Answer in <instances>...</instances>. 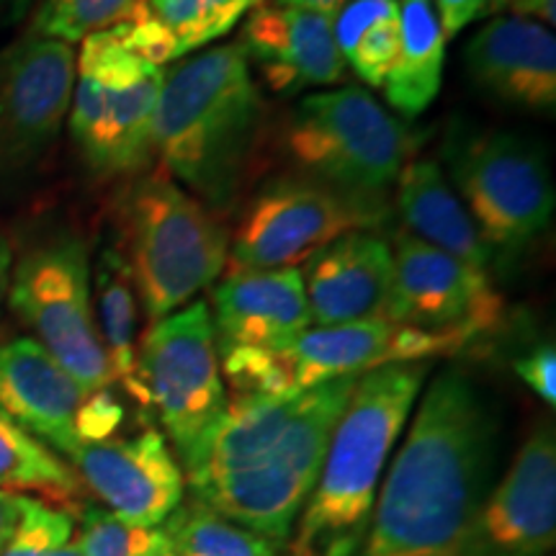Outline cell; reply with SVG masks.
Returning <instances> with one entry per match:
<instances>
[{
    "label": "cell",
    "mask_w": 556,
    "mask_h": 556,
    "mask_svg": "<svg viewBox=\"0 0 556 556\" xmlns=\"http://www.w3.org/2000/svg\"><path fill=\"white\" fill-rule=\"evenodd\" d=\"M495 420L475 381H430L374 505L364 556H462L495 462Z\"/></svg>",
    "instance_id": "6da1fadb"
},
{
    "label": "cell",
    "mask_w": 556,
    "mask_h": 556,
    "mask_svg": "<svg viewBox=\"0 0 556 556\" xmlns=\"http://www.w3.org/2000/svg\"><path fill=\"white\" fill-rule=\"evenodd\" d=\"M356 381L336 379L291 397L229 400L184 469L193 500L276 548L289 544Z\"/></svg>",
    "instance_id": "7a4b0ae2"
},
{
    "label": "cell",
    "mask_w": 556,
    "mask_h": 556,
    "mask_svg": "<svg viewBox=\"0 0 556 556\" xmlns=\"http://www.w3.org/2000/svg\"><path fill=\"white\" fill-rule=\"evenodd\" d=\"M263 131L266 103L238 41L197 52L165 70L152 122V155L217 217L245 189Z\"/></svg>",
    "instance_id": "3957f363"
},
{
    "label": "cell",
    "mask_w": 556,
    "mask_h": 556,
    "mask_svg": "<svg viewBox=\"0 0 556 556\" xmlns=\"http://www.w3.org/2000/svg\"><path fill=\"white\" fill-rule=\"evenodd\" d=\"M430 371L428 361L358 377L289 539V556H358L379 482Z\"/></svg>",
    "instance_id": "277c9868"
},
{
    "label": "cell",
    "mask_w": 556,
    "mask_h": 556,
    "mask_svg": "<svg viewBox=\"0 0 556 556\" xmlns=\"http://www.w3.org/2000/svg\"><path fill=\"white\" fill-rule=\"evenodd\" d=\"M124 255L150 323L189 307L227 268L229 232L168 173L139 178L122 212Z\"/></svg>",
    "instance_id": "5b68a950"
},
{
    "label": "cell",
    "mask_w": 556,
    "mask_h": 556,
    "mask_svg": "<svg viewBox=\"0 0 556 556\" xmlns=\"http://www.w3.org/2000/svg\"><path fill=\"white\" fill-rule=\"evenodd\" d=\"M471 340L464 332H430L374 319L309 328L276 348H227L219 351V364L235 397H291L384 366L454 356Z\"/></svg>",
    "instance_id": "8992f818"
},
{
    "label": "cell",
    "mask_w": 556,
    "mask_h": 556,
    "mask_svg": "<svg viewBox=\"0 0 556 556\" xmlns=\"http://www.w3.org/2000/svg\"><path fill=\"white\" fill-rule=\"evenodd\" d=\"M163 80L165 70L129 45L122 24L80 41L67 124L90 170L131 176L150 163Z\"/></svg>",
    "instance_id": "52a82bcc"
},
{
    "label": "cell",
    "mask_w": 556,
    "mask_h": 556,
    "mask_svg": "<svg viewBox=\"0 0 556 556\" xmlns=\"http://www.w3.org/2000/svg\"><path fill=\"white\" fill-rule=\"evenodd\" d=\"M413 131L361 88L304 96L291 111L287 150L304 176L377 204L409 163Z\"/></svg>",
    "instance_id": "ba28073f"
},
{
    "label": "cell",
    "mask_w": 556,
    "mask_h": 556,
    "mask_svg": "<svg viewBox=\"0 0 556 556\" xmlns=\"http://www.w3.org/2000/svg\"><path fill=\"white\" fill-rule=\"evenodd\" d=\"M9 304L83 392L114 384L96 325L88 245L80 238L58 235L26 250L13 263Z\"/></svg>",
    "instance_id": "9c48e42d"
},
{
    "label": "cell",
    "mask_w": 556,
    "mask_h": 556,
    "mask_svg": "<svg viewBox=\"0 0 556 556\" xmlns=\"http://www.w3.org/2000/svg\"><path fill=\"white\" fill-rule=\"evenodd\" d=\"M137 379L148 409L157 415L165 438L186 469L227 409L217 332L206 302L157 319L137 345Z\"/></svg>",
    "instance_id": "30bf717a"
},
{
    "label": "cell",
    "mask_w": 556,
    "mask_h": 556,
    "mask_svg": "<svg viewBox=\"0 0 556 556\" xmlns=\"http://www.w3.org/2000/svg\"><path fill=\"white\" fill-rule=\"evenodd\" d=\"M451 180L490 248L523 250L552 225L556 193L544 150L516 131L456 137Z\"/></svg>",
    "instance_id": "8fae6325"
},
{
    "label": "cell",
    "mask_w": 556,
    "mask_h": 556,
    "mask_svg": "<svg viewBox=\"0 0 556 556\" xmlns=\"http://www.w3.org/2000/svg\"><path fill=\"white\" fill-rule=\"evenodd\" d=\"M379 219V204L345 197L309 176L274 178L248 201L229 235V270L304 266L330 242Z\"/></svg>",
    "instance_id": "7c38bea8"
},
{
    "label": "cell",
    "mask_w": 556,
    "mask_h": 556,
    "mask_svg": "<svg viewBox=\"0 0 556 556\" xmlns=\"http://www.w3.org/2000/svg\"><path fill=\"white\" fill-rule=\"evenodd\" d=\"M75 52L65 41L24 37L0 52V176L45 157L67 122Z\"/></svg>",
    "instance_id": "4fadbf2b"
},
{
    "label": "cell",
    "mask_w": 556,
    "mask_h": 556,
    "mask_svg": "<svg viewBox=\"0 0 556 556\" xmlns=\"http://www.w3.org/2000/svg\"><path fill=\"white\" fill-rule=\"evenodd\" d=\"M389 319L430 332L479 338L503 323L505 302L486 270L402 235L394 242Z\"/></svg>",
    "instance_id": "5bb4252c"
},
{
    "label": "cell",
    "mask_w": 556,
    "mask_h": 556,
    "mask_svg": "<svg viewBox=\"0 0 556 556\" xmlns=\"http://www.w3.org/2000/svg\"><path fill=\"white\" fill-rule=\"evenodd\" d=\"M554 544L556 435L552 422H539L479 505L462 556H554Z\"/></svg>",
    "instance_id": "9a60e30c"
},
{
    "label": "cell",
    "mask_w": 556,
    "mask_h": 556,
    "mask_svg": "<svg viewBox=\"0 0 556 556\" xmlns=\"http://www.w3.org/2000/svg\"><path fill=\"white\" fill-rule=\"evenodd\" d=\"M70 462L106 510L131 526L160 528L184 503L186 475L157 428L131 438L78 443Z\"/></svg>",
    "instance_id": "2e32d148"
},
{
    "label": "cell",
    "mask_w": 556,
    "mask_h": 556,
    "mask_svg": "<svg viewBox=\"0 0 556 556\" xmlns=\"http://www.w3.org/2000/svg\"><path fill=\"white\" fill-rule=\"evenodd\" d=\"M238 45L274 93L294 96L345 78L332 18L323 13L263 3L250 11Z\"/></svg>",
    "instance_id": "e0dca14e"
},
{
    "label": "cell",
    "mask_w": 556,
    "mask_h": 556,
    "mask_svg": "<svg viewBox=\"0 0 556 556\" xmlns=\"http://www.w3.org/2000/svg\"><path fill=\"white\" fill-rule=\"evenodd\" d=\"M312 328L389 319L394 281L392 248L379 235L348 232L304 263Z\"/></svg>",
    "instance_id": "ac0fdd59"
},
{
    "label": "cell",
    "mask_w": 556,
    "mask_h": 556,
    "mask_svg": "<svg viewBox=\"0 0 556 556\" xmlns=\"http://www.w3.org/2000/svg\"><path fill=\"white\" fill-rule=\"evenodd\" d=\"M471 80L507 106L554 111L556 39L544 24L518 16H497L467 45Z\"/></svg>",
    "instance_id": "d6986e66"
},
{
    "label": "cell",
    "mask_w": 556,
    "mask_h": 556,
    "mask_svg": "<svg viewBox=\"0 0 556 556\" xmlns=\"http://www.w3.org/2000/svg\"><path fill=\"white\" fill-rule=\"evenodd\" d=\"M86 392L34 338L0 340V415L70 458Z\"/></svg>",
    "instance_id": "ffe728a7"
},
{
    "label": "cell",
    "mask_w": 556,
    "mask_h": 556,
    "mask_svg": "<svg viewBox=\"0 0 556 556\" xmlns=\"http://www.w3.org/2000/svg\"><path fill=\"white\" fill-rule=\"evenodd\" d=\"M217 348H276L312 328L302 270H227L212 294Z\"/></svg>",
    "instance_id": "44dd1931"
},
{
    "label": "cell",
    "mask_w": 556,
    "mask_h": 556,
    "mask_svg": "<svg viewBox=\"0 0 556 556\" xmlns=\"http://www.w3.org/2000/svg\"><path fill=\"white\" fill-rule=\"evenodd\" d=\"M397 206L409 235L454 255L469 266L490 270L492 248L458 199L446 173L433 160H409L397 178Z\"/></svg>",
    "instance_id": "7402d4cb"
},
{
    "label": "cell",
    "mask_w": 556,
    "mask_h": 556,
    "mask_svg": "<svg viewBox=\"0 0 556 556\" xmlns=\"http://www.w3.org/2000/svg\"><path fill=\"white\" fill-rule=\"evenodd\" d=\"M446 62V34L433 0H400V50L384 80L389 106L405 119L426 114L438 99Z\"/></svg>",
    "instance_id": "603a6c76"
},
{
    "label": "cell",
    "mask_w": 556,
    "mask_h": 556,
    "mask_svg": "<svg viewBox=\"0 0 556 556\" xmlns=\"http://www.w3.org/2000/svg\"><path fill=\"white\" fill-rule=\"evenodd\" d=\"M90 276L96 278V325L114 381H119L139 407L148 409V400L137 379V287L122 245H103Z\"/></svg>",
    "instance_id": "cb8c5ba5"
},
{
    "label": "cell",
    "mask_w": 556,
    "mask_h": 556,
    "mask_svg": "<svg viewBox=\"0 0 556 556\" xmlns=\"http://www.w3.org/2000/svg\"><path fill=\"white\" fill-rule=\"evenodd\" d=\"M332 37L345 67L366 86L384 88L400 50L397 0H351L332 16Z\"/></svg>",
    "instance_id": "d4e9b609"
},
{
    "label": "cell",
    "mask_w": 556,
    "mask_h": 556,
    "mask_svg": "<svg viewBox=\"0 0 556 556\" xmlns=\"http://www.w3.org/2000/svg\"><path fill=\"white\" fill-rule=\"evenodd\" d=\"M160 528L170 556H278L268 539L208 510L193 497L180 503Z\"/></svg>",
    "instance_id": "484cf974"
},
{
    "label": "cell",
    "mask_w": 556,
    "mask_h": 556,
    "mask_svg": "<svg viewBox=\"0 0 556 556\" xmlns=\"http://www.w3.org/2000/svg\"><path fill=\"white\" fill-rule=\"evenodd\" d=\"M0 490L70 500L80 490V479L52 448L0 415Z\"/></svg>",
    "instance_id": "4316f807"
},
{
    "label": "cell",
    "mask_w": 556,
    "mask_h": 556,
    "mask_svg": "<svg viewBox=\"0 0 556 556\" xmlns=\"http://www.w3.org/2000/svg\"><path fill=\"white\" fill-rule=\"evenodd\" d=\"M258 5L261 0H142V9L170 37L176 62L225 37Z\"/></svg>",
    "instance_id": "83f0119b"
},
{
    "label": "cell",
    "mask_w": 556,
    "mask_h": 556,
    "mask_svg": "<svg viewBox=\"0 0 556 556\" xmlns=\"http://www.w3.org/2000/svg\"><path fill=\"white\" fill-rule=\"evenodd\" d=\"M142 0H41L31 18V37L73 47L93 34L127 24Z\"/></svg>",
    "instance_id": "f1b7e54d"
},
{
    "label": "cell",
    "mask_w": 556,
    "mask_h": 556,
    "mask_svg": "<svg viewBox=\"0 0 556 556\" xmlns=\"http://www.w3.org/2000/svg\"><path fill=\"white\" fill-rule=\"evenodd\" d=\"M0 556H80L75 518L65 507L21 497V516Z\"/></svg>",
    "instance_id": "f546056e"
},
{
    "label": "cell",
    "mask_w": 556,
    "mask_h": 556,
    "mask_svg": "<svg viewBox=\"0 0 556 556\" xmlns=\"http://www.w3.org/2000/svg\"><path fill=\"white\" fill-rule=\"evenodd\" d=\"M80 556H155L165 546L163 528L131 526L106 507L83 505Z\"/></svg>",
    "instance_id": "4dcf8cb0"
},
{
    "label": "cell",
    "mask_w": 556,
    "mask_h": 556,
    "mask_svg": "<svg viewBox=\"0 0 556 556\" xmlns=\"http://www.w3.org/2000/svg\"><path fill=\"white\" fill-rule=\"evenodd\" d=\"M122 420L124 407L116 402L111 387L99 389V392H90L83 400L78 417H75V435H78L80 443L106 441L122 426Z\"/></svg>",
    "instance_id": "1f68e13d"
},
{
    "label": "cell",
    "mask_w": 556,
    "mask_h": 556,
    "mask_svg": "<svg viewBox=\"0 0 556 556\" xmlns=\"http://www.w3.org/2000/svg\"><path fill=\"white\" fill-rule=\"evenodd\" d=\"M516 374L523 384L544 400L548 407L556 402V351L552 343H541L516 361Z\"/></svg>",
    "instance_id": "d6a6232c"
},
{
    "label": "cell",
    "mask_w": 556,
    "mask_h": 556,
    "mask_svg": "<svg viewBox=\"0 0 556 556\" xmlns=\"http://www.w3.org/2000/svg\"><path fill=\"white\" fill-rule=\"evenodd\" d=\"M433 5L446 39L462 34L482 13H486V0H433Z\"/></svg>",
    "instance_id": "836d02e7"
},
{
    "label": "cell",
    "mask_w": 556,
    "mask_h": 556,
    "mask_svg": "<svg viewBox=\"0 0 556 556\" xmlns=\"http://www.w3.org/2000/svg\"><path fill=\"white\" fill-rule=\"evenodd\" d=\"M490 11H510L518 18H539L546 29L556 21V0H486Z\"/></svg>",
    "instance_id": "e575fe53"
},
{
    "label": "cell",
    "mask_w": 556,
    "mask_h": 556,
    "mask_svg": "<svg viewBox=\"0 0 556 556\" xmlns=\"http://www.w3.org/2000/svg\"><path fill=\"white\" fill-rule=\"evenodd\" d=\"M21 497L18 492H5L0 490V554H3L5 544H9L13 528L18 523L21 516Z\"/></svg>",
    "instance_id": "d590c367"
},
{
    "label": "cell",
    "mask_w": 556,
    "mask_h": 556,
    "mask_svg": "<svg viewBox=\"0 0 556 556\" xmlns=\"http://www.w3.org/2000/svg\"><path fill=\"white\" fill-rule=\"evenodd\" d=\"M13 274V248L11 240L0 232V317H3V307L9 302V287Z\"/></svg>",
    "instance_id": "8d00e7d4"
},
{
    "label": "cell",
    "mask_w": 556,
    "mask_h": 556,
    "mask_svg": "<svg viewBox=\"0 0 556 556\" xmlns=\"http://www.w3.org/2000/svg\"><path fill=\"white\" fill-rule=\"evenodd\" d=\"M278 5H287V9H299V11H312L323 13V16H336L338 11H343L351 0H274Z\"/></svg>",
    "instance_id": "74e56055"
},
{
    "label": "cell",
    "mask_w": 556,
    "mask_h": 556,
    "mask_svg": "<svg viewBox=\"0 0 556 556\" xmlns=\"http://www.w3.org/2000/svg\"><path fill=\"white\" fill-rule=\"evenodd\" d=\"M34 0H0V21H13L24 18V13L31 9Z\"/></svg>",
    "instance_id": "f35d334b"
},
{
    "label": "cell",
    "mask_w": 556,
    "mask_h": 556,
    "mask_svg": "<svg viewBox=\"0 0 556 556\" xmlns=\"http://www.w3.org/2000/svg\"><path fill=\"white\" fill-rule=\"evenodd\" d=\"M155 556H170V552H168V544H165L163 548H160V552H157Z\"/></svg>",
    "instance_id": "ab89813d"
},
{
    "label": "cell",
    "mask_w": 556,
    "mask_h": 556,
    "mask_svg": "<svg viewBox=\"0 0 556 556\" xmlns=\"http://www.w3.org/2000/svg\"><path fill=\"white\" fill-rule=\"evenodd\" d=\"M261 3H268V0H261Z\"/></svg>",
    "instance_id": "60d3db41"
}]
</instances>
